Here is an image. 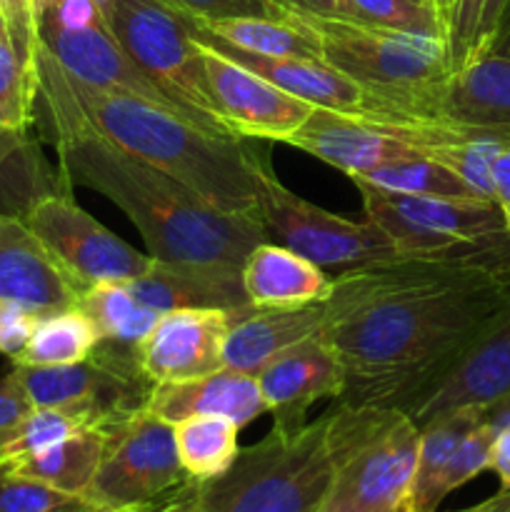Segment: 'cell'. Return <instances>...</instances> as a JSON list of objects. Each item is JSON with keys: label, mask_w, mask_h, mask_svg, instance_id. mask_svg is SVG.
Segmentation results:
<instances>
[{"label": "cell", "mask_w": 510, "mask_h": 512, "mask_svg": "<svg viewBox=\"0 0 510 512\" xmlns=\"http://www.w3.org/2000/svg\"><path fill=\"white\" fill-rule=\"evenodd\" d=\"M35 28H38V45H43L50 55L60 63V68L68 70L83 83L95 85L110 93H125L143 98L148 103L163 105L180 115H188L195 120L158 80L145 73L123 45L110 33L108 23L95 25V28H63L50 18L35 15ZM198 123V120H195ZM200 125V123H198Z\"/></svg>", "instance_id": "7c38bea8"}, {"label": "cell", "mask_w": 510, "mask_h": 512, "mask_svg": "<svg viewBox=\"0 0 510 512\" xmlns=\"http://www.w3.org/2000/svg\"><path fill=\"white\" fill-rule=\"evenodd\" d=\"M105 23L125 53L153 75L205 130L235 138L210 93L203 48L173 8L160 0H118L105 13Z\"/></svg>", "instance_id": "52a82bcc"}, {"label": "cell", "mask_w": 510, "mask_h": 512, "mask_svg": "<svg viewBox=\"0 0 510 512\" xmlns=\"http://www.w3.org/2000/svg\"><path fill=\"white\" fill-rule=\"evenodd\" d=\"M0 15L8 23L18 53L33 65L38 28H35V0H0Z\"/></svg>", "instance_id": "f35d334b"}, {"label": "cell", "mask_w": 510, "mask_h": 512, "mask_svg": "<svg viewBox=\"0 0 510 512\" xmlns=\"http://www.w3.org/2000/svg\"><path fill=\"white\" fill-rule=\"evenodd\" d=\"M33 410V405L28 403L25 393L20 390V385L15 383L13 375H5L0 380V433L13 428L15 423L25 418V415Z\"/></svg>", "instance_id": "60d3db41"}, {"label": "cell", "mask_w": 510, "mask_h": 512, "mask_svg": "<svg viewBox=\"0 0 510 512\" xmlns=\"http://www.w3.org/2000/svg\"><path fill=\"white\" fill-rule=\"evenodd\" d=\"M88 512H105V510H88Z\"/></svg>", "instance_id": "11a10c76"}, {"label": "cell", "mask_w": 510, "mask_h": 512, "mask_svg": "<svg viewBox=\"0 0 510 512\" xmlns=\"http://www.w3.org/2000/svg\"><path fill=\"white\" fill-rule=\"evenodd\" d=\"M510 0H488L483 10V18H480V30H478V40H475V50H483L485 45L490 43V38L495 35V30L500 28V20H503L505 10H508Z\"/></svg>", "instance_id": "f6af8a7d"}, {"label": "cell", "mask_w": 510, "mask_h": 512, "mask_svg": "<svg viewBox=\"0 0 510 512\" xmlns=\"http://www.w3.org/2000/svg\"><path fill=\"white\" fill-rule=\"evenodd\" d=\"M0 300L33 315L75 308L80 290L18 215L0 213Z\"/></svg>", "instance_id": "ac0fdd59"}, {"label": "cell", "mask_w": 510, "mask_h": 512, "mask_svg": "<svg viewBox=\"0 0 510 512\" xmlns=\"http://www.w3.org/2000/svg\"><path fill=\"white\" fill-rule=\"evenodd\" d=\"M373 188L395 195H428V198H478L475 190L455 175L448 165L433 158H408L378 165L368 173L348 175ZM483 200V198H480Z\"/></svg>", "instance_id": "1f68e13d"}, {"label": "cell", "mask_w": 510, "mask_h": 512, "mask_svg": "<svg viewBox=\"0 0 510 512\" xmlns=\"http://www.w3.org/2000/svg\"><path fill=\"white\" fill-rule=\"evenodd\" d=\"M178 13V10H175ZM180 20L185 23L188 33L193 40L210 50H218L225 58L235 60L243 68L253 70L255 75L265 78L268 83L278 85L285 93L295 95V98L305 100V103L315 105V108L335 110V113L348 115H363V118H378V120H395V110L388 100L378 98L363 85L350 80L348 75L338 73L330 68L328 63L315 58H270V55H255L245 53V50L233 48V45L223 43L215 38L208 30L198 28L188 15L178 13Z\"/></svg>", "instance_id": "4fadbf2b"}, {"label": "cell", "mask_w": 510, "mask_h": 512, "mask_svg": "<svg viewBox=\"0 0 510 512\" xmlns=\"http://www.w3.org/2000/svg\"><path fill=\"white\" fill-rule=\"evenodd\" d=\"M493 200L503 213L505 230L510 235V148H505L493 163Z\"/></svg>", "instance_id": "7bdbcfd3"}, {"label": "cell", "mask_w": 510, "mask_h": 512, "mask_svg": "<svg viewBox=\"0 0 510 512\" xmlns=\"http://www.w3.org/2000/svg\"><path fill=\"white\" fill-rule=\"evenodd\" d=\"M488 470L498 475L500 488L503 490L510 488V425L498 435V438H495L493 448H490Z\"/></svg>", "instance_id": "ee69618b"}, {"label": "cell", "mask_w": 510, "mask_h": 512, "mask_svg": "<svg viewBox=\"0 0 510 512\" xmlns=\"http://www.w3.org/2000/svg\"><path fill=\"white\" fill-rule=\"evenodd\" d=\"M200 48H203L210 93L218 105L220 118L235 138L285 143L315 110V105L285 93L278 85L255 75L253 70L220 55L218 50L205 45Z\"/></svg>", "instance_id": "5bb4252c"}, {"label": "cell", "mask_w": 510, "mask_h": 512, "mask_svg": "<svg viewBox=\"0 0 510 512\" xmlns=\"http://www.w3.org/2000/svg\"><path fill=\"white\" fill-rule=\"evenodd\" d=\"M510 393V293L443 375L403 413L418 425L448 410L485 405Z\"/></svg>", "instance_id": "8fae6325"}, {"label": "cell", "mask_w": 510, "mask_h": 512, "mask_svg": "<svg viewBox=\"0 0 510 512\" xmlns=\"http://www.w3.org/2000/svg\"><path fill=\"white\" fill-rule=\"evenodd\" d=\"M108 425L95 420L85 410L75 408H33L20 423L0 433V473L13 465L53 448L60 440L80 433L85 428Z\"/></svg>", "instance_id": "f546056e"}, {"label": "cell", "mask_w": 510, "mask_h": 512, "mask_svg": "<svg viewBox=\"0 0 510 512\" xmlns=\"http://www.w3.org/2000/svg\"><path fill=\"white\" fill-rule=\"evenodd\" d=\"M78 308L98 325L105 340L125 345H138L160 318V313L140 305L125 283H98L83 290Z\"/></svg>", "instance_id": "4dcf8cb0"}, {"label": "cell", "mask_w": 510, "mask_h": 512, "mask_svg": "<svg viewBox=\"0 0 510 512\" xmlns=\"http://www.w3.org/2000/svg\"><path fill=\"white\" fill-rule=\"evenodd\" d=\"M335 15L355 20V23L418 35H435V38L448 40V30H445L435 8L415 3V0H338V13Z\"/></svg>", "instance_id": "836d02e7"}, {"label": "cell", "mask_w": 510, "mask_h": 512, "mask_svg": "<svg viewBox=\"0 0 510 512\" xmlns=\"http://www.w3.org/2000/svg\"><path fill=\"white\" fill-rule=\"evenodd\" d=\"M35 100L63 105L105 140L155 165L220 213L260 215L253 148L163 105L83 83L35 43Z\"/></svg>", "instance_id": "3957f363"}, {"label": "cell", "mask_w": 510, "mask_h": 512, "mask_svg": "<svg viewBox=\"0 0 510 512\" xmlns=\"http://www.w3.org/2000/svg\"><path fill=\"white\" fill-rule=\"evenodd\" d=\"M415 3H423V5H430V8H433V0H415Z\"/></svg>", "instance_id": "f5cc1de1"}, {"label": "cell", "mask_w": 510, "mask_h": 512, "mask_svg": "<svg viewBox=\"0 0 510 512\" xmlns=\"http://www.w3.org/2000/svg\"><path fill=\"white\" fill-rule=\"evenodd\" d=\"M485 3L488 0H458V5H455L453 20H450L448 28V53L453 70L473 53Z\"/></svg>", "instance_id": "74e56055"}, {"label": "cell", "mask_w": 510, "mask_h": 512, "mask_svg": "<svg viewBox=\"0 0 510 512\" xmlns=\"http://www.w3.org/2000/svg\"><path fill=\"white\" fill-rule=\"evenodd\" d=\"M495 438H498V430L485 420L483 413V420L465 435V440L458 445L453 458H450L443 478H440V500H445L450 493H455L465 483L478 478L483 470H488L490 448H493Z\"/></svg>", "instance_id": "d590c367"}, {"label": "cell", "mask_w": 510, "mask_h": 512, "mask_svg": "<svg viewBox=\"0 0 510 512\" xmlns=\"http://www.w3.org/2000/svg\"><path fill=\"white\" fill-rule=\"evenodd\" d=\"M455 512H510V488L500 493H495L493 498L483 500V503L473 505V508H465V510H455Z\"/></svg>", "instance_id": "c3c4849f"}, {"label": "cell", "mask_w": 510, "mask_h": 512, "mask_svg": "<svg viewBox=\"0 0 510 512\" xmlns=\"http://www.w3.org/2000/svg\"><path fill=\"white\" fill-rule=\"evenodd\" d=\"M438 123L493 130L510 138V58L470 53L438 98Z\"/></svg>", "instance_id": "44dd1931"}, {"label": "cell", "mask_w": 510, "mask_h": 512, "mask_svg": "<svg viewBox=\"0 0 510 512\" xmlns=\"http://www.w3.org/2000/svg\"><path fill=\"white\" fill-rule=\"evenodd\" d=\"M130 512H198V480H188L165 498Z\"/></svg>", "instance_id": "b9f144b4"}, {"label": "cell", "mask_w": 510, "mask_h": 512, "mask_svg": "<svg viewBox=\"0 0 510 512\" xmlns=\"http://www.w3.org/2000/svg\"><path fill=\"white\" fill-rule=\"evenodd\" d=\"M485 53H493V55H503V58H510V15H505L500 28L495 30V35L490 38V43L485 45ZM480 53V50H475Z\"/></svg>", "instance_id": "7dc6e473"}, {"label": "cell", "mask_w": 510, "mask_h": 512, "mask_svg": "<svg viewBox=\"0 0 510 512\" xmlns=\"http://www.w3.org/2000/svg\"><path fill=\"white\" fill-rule=\"evenodd\" d=\"M103 450L105 425H98V428H85L70 438L60 440L53 448L43 450V453L33 455V458L13 465L10 470H3V473L33 478L38 483L60 490V493L78 495L85 500V493H88L90 483L98 473Z\"/></svg>", "instance_id": "484cf974"}, {"label": "cell", "mask_w": 510, "mask_h": 512, "mask_svg": "<svg viewBox=\"0 0 510 512\" xmlns=\"http://www.w3.org/2000/svg\"><path fill=\"white\" fill-rule=\"evenodd\" d=\"M228 310H170L138 343V365L153 385L178 383L223 368Z\"/></svg>", "instance_id": "2e32d148"}, {"label": "cell", "mask_w": 510, "mask_h": 512, "mask_svg": "<svg viewBox=\"0 0 510 512\" xmlns=\"http://www.w3.org/2000/svg\"><path fill=\"white\" fill-rule=\"evenodd\" d=\"M333 485L328 415L298 430L275 428L240 448L223 475L198 483V512H315Z\"/></svg>", "instance_id": "5b68a950"}, {"label": "cell", "mask_w": 510, "mask_h": 512, "mask_svg": "<svg viewBox=\"0 0 510 512\" xmlns=\"http://www.w3.org/2000/svg\"><path fill=\"white\" fill-rule=\"evenodd\" d=\"M35 120L33 65L18 53L8 23L0 15V125L28 130Z\"/></svg>", "instance_id": "d6a6232c"}, {"label": "cell", "mask_w": 510, "mask_h": 512, "mask_svg": "<svg viewBox=\"0 0 510 512\" xmlns=\"http://www.w3.org/2000/svg\"><path fill=\"white\" fill-rule=\"evenodd\" d=\"M505 15H510V5H508V10H505ZM505 15H503V18H505ZM500 23H503V20H500Z\"/></svg>", "instance_id": "db71d44e"}, {"label": "cell", "mask_w": 510, "mask_h": 512, "mask_svg": "<svg viewBox=\"0 0 510 512\" xmlns=\"http://www.w3.org/2000/svg\"><path fill=\"white\" fill-rule=\"evenodd\" d=\"M128 290L140 305L155 313L170 310L248 308L243 268L225 263H168L155 260L140 278L128 280Z\"/></svg>", "instance_id": "d6986e66"}, {"label": "cell", "mask_w": 510, "mask_h": 512, "mask_svg": "<svg viewBox=\"0 0 510 512\" xmlns=\"http://www.w3.org/2000/svg\"><path fill=\"white\" fill-rule=\"evenodd\" d=\"M240 428L220 415H193L173 425L175 450L190 480H213L235 463Z\"/></svg>", "instance_id": "83f0119b"}, {"label": "cell", "mask_w": 510, "mask_h": 512, "mask_svg": "<svg viewBox=\"0 0 510 512\" xmlns=\"http://www.w3.org/2000/svg\"><path fill=\"white\" fill-rule=\"evenodd\" d=\"M270 3L280 5V8L300 10V13L323 15V18H333L338 13V0H270Z\"/></svg>", "instance_id": "bcb514c9"}, {"label": "cell", "mask_w": 510, "mask_h": 512, "mask_svg": "<svg viewBox=\"0 0 510 512\" xmlns=\"http://www.w3.org/2000/svg\"><path fill=\"white\" fill-rule=\"evenodd\" d=\"M103 340L98 325L75 305L58 313L40 315L28 343L13 358V365H70L90 358Z\"/></svg>", "instance_id": "f1b7e54d"}, {"label": "cell", "mask_w": 510, "mask_h": 512, "mask_svg": "<svg viewBox=\"0 0 510 512\" xmlns=\"http://www.w3.org/2000/svg\"><path fill=\"white\" fill-rule=\"evenodd\" d=\"M23 220L80 293L98 283H128L153 263V255L130 248L60 190L35 200Z\"/></svg>", "instance_id": "30bf717a"}, {"label": "cell", "mask_w": 510, "mask_h": 512, "mask_svg": "<svg viewBox=\"0 0 510 512\" xmlns=\"http://www.w3.org/2000/svg\"><path fill=\"white\" fill-rule=\"evenodd\" d=\"M253 170L258 183V203L268 230H275L285 248L313 260L320 268H363L373 263L403 258L383 230L335 215L285 188L275 175L268 155L253 150Z\"/></svg>", "instance_id": "ba28073f"}, {"label": "cell", "mask_w": 510, "mask_h": 512, "mask_svg": "<svg viewBox=\"0 0 510 512\" xmlns=\"http://www.w3.org/2000/svg\"><path fill=\"white\" fill-rule=\"evenodd\" d=\"M43 130L58 150L70 183L85 185L118 205L138 228L148 255L168 263L240 265L265 243L263 215L220 213L155 165L105 140L73 110L35 100Z\"/></svg>", "instance_id": "7a4b0ae2"}, {"label": "cell", "mask_w": 510, "mask_h": 512, "mask_svg": "<svg viewBox=\"0 0 510 512\" xmlns=\"http://www.w3.org/2000/svg\"><path fill=\"white\" fill-rule=\"evenodd\" d=\"M178 13L200 20L218 18H243V15H260L275 18L270 0H160Z\"/></svg>", "instance_id": "8d00e7d4"}, {"label": "cell", "mask_w": 510, "mask_h": 512, "mask_svg": "<svg viewBox=\"0 0 510 512\" xmlns=\"http://www.w3.org/2000/svg\"><path fill=\"white\" fill-rule=\"evenodd\" d=\"M455 5H458V0H433V8H435V13H438V18L443 20L445 30L450 28V20H453V13H455Z\"/></svg>", "instance_id": "681fc988"}, {"label": "cell", "mask_w": 510, "mask_h": 512, "mask_svg": "<svg viewBox=\"0 0 510 512\" xmlns=\"http://www.w3.org/2000/svg\"><path fill=\"white\" fill-rule=\"evenodd\" d=\"M143 408L168 425L193 415H220L233 420L238 428L268 413L258 380L230 368H218L178 383L153 385Z\"/></svg>", "instance_id": "ffe728a7"}, {"label": "cell", "mask_w": 510, "mask_h": 512, "mask_svg": "<svg viewBox=\"0 0 510 512\" xmlns=\"http://www.w3.org/2000/svg\"><path fill=\"white\" fill-rule=\"evenodd\" d=\"M173 425L145 408L105 425V450L85 500L105 512H130L188 483Z\"/></svg>", "instance_id": "9c48e42d"}, {"label": "cell", "mask_w": 510, "mask_h": 512, "mask_svg": "<svg viewBox=\"0 0 510 512\" xmlns=\"http://www.w3.org/2000/svg\"><path fill=\"white\" fill-rule=\"evenodd\" d=\"M93 3H95V5H98V8H100V10H103V15H105V13H108V10H110V8H113V5H115V3H118V0H93Z\"/></svg>", "instance_id": "816d5d0a"}, {"label": "cell", "mask_w": 510, "mask_h": 512, "mask_svg": "<svg viewBox=\"0 0 510 512\" xmlns=\"http://www.w3.org/2000/svg\"><path fill=\"white\" fill-rule=\"evenodd\" d=\"M333 485L328 498L368 512H405L420 425L400 408L340 403L328 413Z\"/></svg>", "instance_id": "8992f818"}, {"label": "cell", "mask_w": 510, "mask_h": 512, "mask_svg": "<svg viewBox=\"0 0 510 512\" xmlns=\"http://www.w3.org/2000/svg\"><path fill=\"white\" fill-rule=\"evenodd\" d=\"M373 190L400 218L428 230V233L463 240V243H485V240L508 238L503 213H500L493 200L428 198V195H395L378 188Z\"/></svg>", "instance_id": "cb8c5ba5"}, {"label": "cell", "mask_w": 510, "mask_h": 512, "mask_svg": "<svg viewBox=\"0 0 510 512\" xmlns=\"http://www.w3.org/2000/svg\"><path fill=\"white\" fill-rule=\"evenodd\" d=\"M285 145L303 150L345 175L368 173L395 160L425 158L413 145L395 138L383 120L325 108H315L310 118L285 140Z\"/></svg>", "instance_id": "e0dca14e"}, {"label": "cell", "mask_w": 510, "mask_h": 512, "mask_svg": "<svg viewBox=\"0 0 510 512\" xmlns=\"http://www.w3.org/2000/svg\"><path fill=\"white\" fill-rule=\"evenodd\" d=\"M510 293V235L428 258L343 270L323 335L345 368L340 403L405 410Z\"/></svg>", "instance_id": "6da1fadb"}, {"label": "cell", "mask_w": 510, "mask_h": 512, "mask_svg": "<svg viewBox=\"0 0 510 512\" xmlns=\"http://www.w3.org/2000/svg\"><path fill=\"white\" fill-rule=\"evenodd\" d=\"M35 320H38V315H33L30 310L8 303V300H0V353L13 360L28 343Z\"/></svg>", "instance_id": "ab89813d"}, {"label": "cell", "mask_w": 510, "mask_h": 512, "mask_svg": "<svg viewBox=\"0 0 510 512\" xmlns=\"http://www.w3.org/2000/svg\"><path fill=\"white\" fill-rule=\"evenodd\" d=\"M315 512H368V510H360V508H355V505H345V503H338V500H333V498H325L323 505H320Z\"/></svg>", "instance_id": "f907efd6"}, {"label": "cell", "mask_w": 510, "mask_h": 512, "mask_svg": "<svg viewBox=\"0 0 510 512\" xmlns=\"http://www.w3.org/2000/svg\"><path fill=\"white\" fill-rule=\"evenodd\" d=\"M325 325L323 303L305 308H240L230 313L223 345V368L258 375L275 355L320 333Z\"/></svg>", "instance_id": "7402d4cb"}, {"label": "cell", "mask_w": 510, "mask_h": 512, "mask_svg": "<svg viewBox=\"0 0 510 512\" xmlns=\"http://www.w3.org/2000/svg\"><path fill=\"white\" fill-rule=\"evenodd\" d=\"M243 288L253 308H305L330 298L333 278L285 245L260 243L243 263Z\"/></svg>", "instance_id": "603a6c76"}, {"label": "cell", "mask_w": 510, "mask_h": 512, "mask_svg": "<svg viewBox=\"0 0 510 512\" xmlns=\"http://www.w3.org/2000/svg\"><path fill=\"white\" fill-rule=\"evenodd\" d=\"M483 413L485 405H465V408L435 415L428 423L420 425L418 465H415L413 488H410L405 512H438L443 503L440 478L465 435L483 420Z\"/></svg>", "instance_id": "d4e9b609"}, {"label": "cell", "mask_w": 510, "mask_h": 512, "mask_svg": "<svg viewBox=\"0 0 510 512\" xmlns=\"http://www.w3.org/2000/svg\"><path fill=\"white\" fill-rule=\"evenodd\" d=\"M255 380L275 428L298 430L308 423L310 405L343 395L345 368L320 330L275 355Z\"/></svg>", "instance_id": "9a60e30c"}, {"label": "cell", "mask_w": 510, "mask_h": 512, "mask_svg": "<svg viewBox=\"0 0 510 512\" xmlns=\"http://www.w3.org/2000/svg\"><path fill=\"white\" fill-rule=\"evenodd\" d=\"M98 510L78 495L15 473H0V512H88Z\"/></svg>", "instance_id": "e575fe53"}, {"label": "cell", "mask_w": 510, "mask_h": 512, "mask_svg": "<svg viewBox=\"0 0 510 512\" xmlns=\"http://www.w3.org/2000/svg\"><path fill=\"white\" fill-rule=\"evenodd\" d=\"M190 18V15H188ZM198 28L208 30L223 43L255 55H270V58H315L318 43L313 35L305 33L300 25L283 18H260V15H243V18H218L200 20L190 18Z\"/></svg>", "instance_id": "4316f807"}, {"label": "cell", "mask_w": 510, "mask_h": 512, "mask_svg": "<svg viewBox=\"0 0 510 512\" xmlns=\"http://www.w3.org/2000/svg\"><path fill=\"white\" fill-rule=\"evenodd\" d=\"M273 15L313 35L320 60L378 98L388 100L395 110V120L438 123L440 90L453 73L445 38L378 28L338 15L323 18L280 8L275 3Z\"/></svg>", "instance_id": "277c9868"}]
</instances>
